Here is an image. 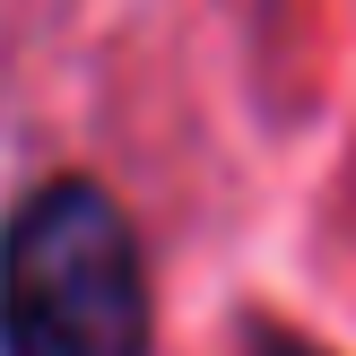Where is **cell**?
Masks as SVG:
<instances>
[{"label": "cell", "instance_id": "1", "mask_svg": "<svg viewBox=\"0 0 356 356\" xmlns=\"http://www.w3.org/2000/svg\"><path fill=\"white\" fill-rule=\"evenodd\" d=\"M148 261L104 183H44L0 235V356H148Z\"/></svg>", "mask_w": 356, "mask_h": 356}, {"label": "cell", "instance_id": "2", "mask_svg": "<svg viewBox=\"0 0 356 356\" xmlns=\"http://www.w3.org/2000/svg\"><path fill=\"white\" fill-rule=\"evenodd\" d=\"M252 356H322V348L296 339V330H270V322H261V330H252Z\"/></svg>", "mask_w": 356, "mask_h": 356}]
</instances>
